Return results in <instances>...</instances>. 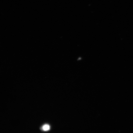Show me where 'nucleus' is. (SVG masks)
I'll use <instances>...</instances> for the list:
<instances>
[{
	"label": "nucleus",
	"mask_w": 133,
	"mask_h": 133,
	"mask_svg": "<svg viewBox=\"0 0 133 133\" xmlns=\"http://www.w3.org/2000/svg\"><path fill=\"white\" fill-rule=\"evenodd\" d=\"M42 129L44 131H49L50 129V127L48 124H45L43 126Z\"/></svg>",
	"instance_id": "f257e3e1"
}]
</instances>
